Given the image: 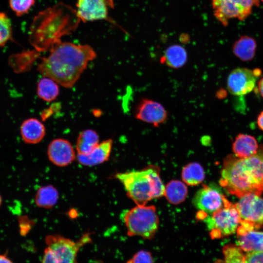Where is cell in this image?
Masks as SVG:
<instances>
[{
    "instance_id": "cell-10",
    "label": "cell",
    "mask_w": 263,
    "mask_h": 263,
    "mask_svg": "<svg viewBox=\"0 0 263 263\" xmlns=\"http://www.w3.org/2000/svg\"><path fill=\"white\" fill-rule=\"evenodd\" d=\"M76 15L83 22L107 20L109 10L113 8V0H77Z\"/></svg>"
},
{
    "instance_id": "cell-16",
    "label": "cell",
    "mask_w": 263,
    "mask_h": 263,
    "mask_svg": "<svg viewBox=\"0 0 263 263\" xmlns=\"http://www.w3.org/2000/svg\"><path fill=\"white\" fill-rule=\"evenodd\" d=\"M237 243L246 252L263 253V231L257 230H237Z\"/></svg>"
},
{
    "instance_id": "cell-24",
    "label": "cell",
    "mask_w": 263,
    "mask_h": 263,
    "mask_svg": "<svg viewBox=\"0 0 263 263\" xmlns=\"http://www.w3.org/2000/svg\"><path fill=\"white\" fill-rule=\"evenodd\" d=\"M58 84L53 79L44 76L38 83L37 94L46 102L55 100L59 94Z\"/></svg>"
},
{
    "instance_id": "cell-12",
    "label": "cell",
    "mask_w": 263,
    "mask_h": 263,
    "mask_svg": "<svg viewBox=\"0 0 263 263\" xmlns=\"http://www.w3.org/2000/svg\"><path fill=\"white\" fill-rule=\"evenodd\" d=\"M257 78L253 70L237 68L232 70L228 76L227 89L235 95L246 94L254 89Z\"/></svg>"
},
{
    "instance_id": "cell-27",
    "label": "cell",
    "mask_w": 263,
    "mask_h": 263,
    "mask_svg": "<svg viewBox=\"0 0 263 263\" xmlns=\"http://www.w3.org/2000/svg\"><path fill=\"white\" fill-rule=\"evenodd\" d=\"M127 263H153V260L150 252L140 250L135 254Z\"/></svg>"
},
{
    "instance_id": "cell-26",
    "label": "cell",
    "mask_w": 263,
    "mask_h": 263,
    "mask_svg": "<svg viewBox=\"0 0 263 263\" xmlns=\"http://www.w3.org/2000/svg\"><path fill=\"white\" fill-rule=\"evenodd\" d=\"M36 0H9V6L17 16L27 13L35 3Z\"/></svg>"
},
{
    "instance_id": "cell-18",
    "label": "cell",
    "mask_w": 263,
    "mask_h": 263,
    "mask_svg": "<svg viewBox=\"0 0 263 263\" xmlns=\"http://www.w3.org/2000/svg\"><path fill=\"white\" fill-rule=\"evenodd\" d=\"M188 60V53L185 48L179 44L168 47L160 59L162 63L166 64L173 69H179L184 66Z\"/></svg>"
},
{
    "instance_id": "cell-4",
    "label": "cell",
    "mask_w": 263,
    "mask_h": 263,
    "mask_svg": "<svg viewBox=\"0 0 263 263\" xmlns=\"http://www.w3.org/2000/svg\"><path fill=\"white\" fill-rule=\"evenodd\" d=\"M121 218L130 236H138L146 239L153 238L159 226V219L154 206L137 205L124 211Z\"/></svg>"
},
{
    "instance_id": "cell-34",
    "label": "cell",
    "mask_w": 263,
    "mask_h": 263,
    "mask_svg": "<svg viewBox=\"0 0 263 263\" xmlns=\"http://www.w3.org/2000/svg\"><path fill=\"white\" fill-rule=\"evenodd\" d=\"M261 0V1H263V0Z\"/></svg>"
},
{
    "instance_id": "cell-6",
    "label": "cell",
    "mask_w": 263,
    "mask_h": 263,
    "mask_svg": "<svg viewBox=\"0 0 263 263\" xmlns=\"http://www.w3.org/2000/svg\"><path fill=\"white\" fill-rule=\"evenodd\" d=\"M212 239H220L234 234L240 223V215L235 204L231 203L208 215L204 220Z\"/></svg>"
},
{
    "instance_id": "cell-17",
    "label": "cell",
    "mask_w": 263,
    "mask_h": 263,
    "mask_svg": "<svg viewBox=\"0 0 263 263\" xmlns=\"http://www.w3.org/2000/svg\"><path fill=\"white\" fill-rule=\"evenodd\" d=\"M259 146L255 138L250 135L240 133L233 143L232 150L237 157L244 158L255 154Z\"/></svg>"
},
{
    "instance_id": "cell-33",
    "label": "cell",
    "mask_w": 263,
    "mask_h": 263,
    "mask_svg": "<svg viewBox=\"0 0 263 263\" xmlns=\"http://www.w3.org/2000/svg\"><path fill=\"white\" fill-rule=\"evenodd\" d=\"M2 203V198L1 195L0 194V207L1 206Z\"/></svg>"
},
{
    "instance_id": "cell-1",
    "label": "cell",
    "mask_w": 263,
    "mask_h": 263,
    "mask_svg": "<svg viewBox=\"0 0 263 263\" xmlns=\"http://www.w3.org/2000/svg\"><path fill=\"white\" fill-rule=\"evenodd\" d=\"M50 49L49 56L42 59L38 70L43 76L68 88L75 85L89 62L96 56L94 49L89 45L61 40Z\"/></svg>"
},
{
    "instance_id": "cell-28",
    "label": "cell",
    "mask_w": 263,
    "mask_h": 263,
    "mask_svg": "<svg viewBox=\"0 0 263 263\" xmlns=\"http://www.w3.org/2000/svg\"><path fill=\"white\" fill-rule=\"evenodd\" d=\"M246 263H263V253L260 252H247L244 255Z\"/></svg>"
},
{
    "instance_id": "cell-19",
    "label": "cell",
    "mask_w": 263,
    "mask_h": 263,
    "mask_svg": "<svg viewBox=\"0 0 263 263\" xmlns=\"http://www.w3.org/2000/svg\"><path fill=\"white\" fill-rule=\"evenodd\" d=\"M257 44L254 38L249 36H243L233 44L234 54L244 61L252 60L255 56Z\"/></svg>"
},
{
    "instance_id": "cell-5",
    "label": "cell",
    "mask_w": 263,
    "mask_h": 263,
    "mask_svg": "<svg viewBox=\"0 0 263 263\" xmlns=\"http://www.w3.org/2000/svg\"><path fill=\"white\" fill-rule=\"evenodd\" d=\"M45 249L54 263H77L79 250L92 240L89 233L85 234L77 241L59 234H50L45 238Z\"/></svg>"
},
{
    "instance_id": "cell-7",
    "label": "cell",
    "mask_w": 263,
    "mask_h": 263,
    "mask_svg": "<svg viewBox=\"0 0 263 263\" xmlns=\"http://www.w3.org/2000/svg\"><path fill=\"white\" fill-rule=\"evenodd\" d=\"M235 205L240 217L237 231L263 228V197L256 194H248L240 198Z\"/></svg>"
},
{
    "instance_id": "cell-23",
    "label": "cell",
    "mask_w": 263,
    "mask_h": 263,
    "mask_svg": "<svg viewBox=\"0 0 263 263\" xmlns=\"http://www.w3.org/2000/svg\"><path fill=\"white\" fill-rule=\"evenodd\" d=\"M205 177V171L203 167L196 162L188 164L182 170V180L189 186H196L201 184Z\"/></svg>"
},
{
    "instance_id": "cell-15",
    "label": "cell",
    "mask_w": 263,
    "mask_h": 263,
    "mask_svg": "<svg viewBox=\"0 0 263 263\" xmlns=\"http://www.w3.org/2000/svg\"><path fill=\"white\" fill-rule=\"evenodd\" d=\"M20 132L21 138L25 143L35 144L43 139L46 131L44 125L38 119L30 118L22 123Z\"/></svg>"
},
{
    "instance_id": "cell-31",
    "label": "cell",
    "mask_w": 263,
    "mask_h": 263,
    "mask_svg": "<svg viewBox=\"0 0 263 263\" xmlns=\"http://www.w3.org/2000/svg\"><path fill=\"white\" fill-rule=\"evenodd\" d=\"M257 86L258 91L261 96L263 97V77L258 81Z\"/></svg>"
},
{
    "instance_id": "cell-2",
    "label": "cell",
    "mask_w": 263,
    "mask_h": 263,
    "mask_svg": "<svg viewBox=\"0 0 263 263\" xmlns=\"http://www.w3.org/2000/svg\"><path fill=\"white\" fill-rule=\"evenodd\" d=\"M219 183L229 194L239 198L263 192V146L257 152L244 158L234 154L224 159Z\"/></svg>"
},
{
    "instance_id": "cell-30",
    "label": "cell",
    "mask_w": 263,
    "mask_h": 263,
    "mask_svg": "<svg viewBox=\"0 0 263 263\" xmlns=\"http://www.w3.org/2000/svg\"><path fill=\"white\" fill-rule=\"evenodd\" d=\"M0 263H13L6 254L0 255Z\"/></svg>"
},
{
    "instance_id": "cell-13",
    "label": "cell",
    "mask_w": 263,
    "mask_h": 263,
    "mask_svg": "<svg viewBox=\"0 0 263 263\" xmlns=\"http://www.w3.org/2000/svg\"><path fill=\"white\" fill-rule=\"evenodd\" d=\"M47 155L50 161L58 167L69 165L76 157L71 144L62 138L56 139L51 142L47 149Z\"/></svg>"
},
{
    "instance_id": "cell-20",
    "label": "cell",
    "mask_w": 263,
    "mask_h": 263,
    "mask_svg": "<svg viewBox=\"0 0 263 263\" xmlns=\"http://www.w3.org/2000/svg\"><path fill=\"white\" fill-rule=\"evenodd\" d=\"M99 143L98 133L92 129L83 130L79 134L76 140L77 154L86 155L90 153Z\"/></svg>"
},
{
    "instance_id": "cell-8",
    "label": "cell",
    "mask_w": 263,
    "mask_h": 263,
    "mask_svg": "<svg viewBox=\"0 0 263 263\" xmlns=\"http://www.w3.org/2000/svg\"><path fill=\"white\" fill-rule=\"evenodd\" d=\"M259 0H212L214 15L224 26L230 19H245L251 14L253 7L259 5Z\"/></svg>"
},
{
    "instance_id": "cell-22",
    "label": "cell",
    "mask_w": 263,
    "mask_h": 263,
    "mask_svg": "<svg viewBox=\"0 0 263 263\" xmlns=\"http://www.w3.org/2000/svg\"><path fill=\"white\" fill-rule=\"evenodd\" d=\"M58 196L56 188L52 185H47L41 187L38 189L35 201L38 207L50 208L56 205Z\"/></svg>"
},
{
    "instance_id": "cell-9",
    "label": "cell",
    "mask_w": 263,
    "mask_h": 263,
    "mask_svg": "<svg viewBox=\"0 0 263 263\" xmlns=\"http://www.w3.org/2000/svg\"><path fill=\"white\" fill-rule=\"evenodd\" d=\"M231 203L217 188L203 185L192 198L193 206L206 217Z\"/></svg>"
},
{
    "instance_id": "cell-3",
    "label": "cell",
    "mask_w": 263,
    "mask_h": 263,
    "mask_svg": "<svg viewBox=\"0 0 263 263\" xmlns=\"http://www.w3.org/2000/svg\"><path fill=\"white\" fill-rule=\"evenodd\" d=\"M115 177L123 185L128 196L137 205L164 196L165 188L159 168L149 165L139 170L117 173Z\"/></svg>"
},
{
    "instance_id": "cell-32",
    "label": "cell",
    "mask_w": 263,
    "mask_h": 263,
    "mask_svg": "<svg viewBox=\"0 0 263 263\" xmlns=\"http://www.w3.org/2000/svg\"><path fill=\"white\" fill-rule=\"evenodd\" d=\"M214 263H224V262L222 260H217Z\"/></svg>"
},
{
    "instance_id": "cell-21",
    "label": "cell",
    "mask_w": 263,
    "mask_h": 263,
    "mask_svg": "<svg viewBox=\"0 0 263 263\" xmlns=\"http://www.w3.org/2000/svg\"><path fill=\"white\" fill-rule=\"evenodd\" d=\"M188 194V188L184 182L173 180L165 187L164 196L170 203L174 205L183 202Z\"/></svg>"
},
{
    "instance_id": "cell-25",
    "label": "cell",
    "mask_w": 263,
    "mask_h": 263,
    "mask_svg": "<svg viewBox=\"0 0 263 263\" xmlns=\"http://www.w3.org/2000/svg\"><path fill=\"white\" fill-rule=\"evenodd\" d=\"M12 35L10 19L6 14L0 12V46L4 45L11 38Z\"/></svg>"
},
{
    "instance_id": "cell-11",
    "label": "cell",
    "mask_w": 263,
    "mask_h": 263,
    "mask_svg": "<svg viewBox=\"0 0 263 263\" xmlns=\"http://www.w3.org/2000/svg\"><path fill=\"white\" fill-rule=\"evenodd\" d=\"M135 118L143 122L158 127L164 124L168 118V113L159 102L154 100L142 98L136 107Z\"/></svg>"
},
{
    "instance_id": "cell-29",
    "label": "cell",
    "mask_w": 263,
    "mask_h": 263,
    "mask_svg": "<svg viewBox=\"0 0 263 263\" xmlns=\"http://www.w3.org/2000/svg\"><path fill=\"white\" fill-rule=\"evenodd\" d=\"M257 123L259 129L263 131V111L258 116Z\"/></svg>"
},
{
    "instance_id": "cell-14",
    "label": "cell",
    "mask_w": 263,
    "mask_h": 263,
    "mask_svg": "<svg viewBox=\"0 0 263 263\" xmlns=\"http://www.w3.org/2000/svg\"><path fill=\"white\" fill-rule=\"evenodd\" d=\"M113 140L109 139L99 143L89 154H77L76 158L78 163L85 166H94L107 161L110 157Z\"/></svg>"
}]
</instances>
